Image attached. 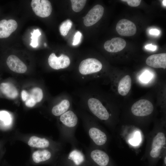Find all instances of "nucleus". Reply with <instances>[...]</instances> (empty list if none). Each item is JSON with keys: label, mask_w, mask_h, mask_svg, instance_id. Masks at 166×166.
I'll return each instance as SVG.
<instances>
[{"label": "nucleus", "mask_w": 166, "mask_h": 166, "mask_svg": "<svg viewBox=\"0 0 166 166\" xmlns=\"http://www.w3.org/2000/svg\"><path fill=\"white\" fill-rule=\"evenodd\" d=\"M151 75L149 73H144L141 77L140 79L144 82H147L151 79Z\"/></svg>", "instance_id": "obj_30"}, {"label": "nucleus", "mask_w": 166, "mask_h": 166, "mask_svg": "<svg viewBox=\"0 0 166 166\" xmlns=\"http://www.w3.org/2000/svg\"></svg>", "instance_id": "obj_37"}, {"label": "nucleus", "mask_w": 166, "mask_h": 166, "mask_svg": "<svg viewBox=\"0 0 166 166\" xmlns=\"http://www.w3.org/2000/svg\"><path fill=\"white\" fill-rule=\"evenodd\" d=\"M166 138L162 132L157 133L153 138L149 152L150 157L153 159L159 157L163 149L165 147Z\"/></svg>", "instance_id": "obj_6"}, {"label": "nucleus", "mask_w": 166, "mask_h": 166, "mask_svg": "<svg viewBox=\"0 0 166 166\" xmlns=\"http://www.w3.org/2000/svg\"><path fill=\"white\" fill-rule=\"evenodd\" d=\"M126 45V42L124 39L117 37L106 41L104 44V47L108 52L115 53L122 50Z\"/></svg>", "instance_id": "obj_15"}, {"label": "nucleus", "mask_w": 166, "mask_h": 166, "mask_svg": "<svg viewBox=\"0 0 166 166\" xmlns=\"http://www.w3.org/2000/svg\"><path fill=\"white\" fill-rule=\"evenodd\" d=\"M166 156H165V157H164V164H166Z\"/></svg>", "instance_id": "obj_35"}, {"label": "nucleus", "mask_w": 166, "mask_h": 166, "mask_svg": "<svg viewBox=\"0 0 166 166\" xmlns=\"http://www.w3.org/2000/svg\"><path fill=\"white\" fill-rule=\"evenodd\" d=\"M31 5L34 13L39 17H48L52 12V6L49 0H32Z\"/></svg>", "instance_id": "obj_8"}, {"label": "nucleus", "mask_w": 166, "mask_h": 166, "mask_svg": "<svg viewBox=\"0 0 166 166\" xmlns=\"http://www.w3.org/2000/svg\"><path fill=\"white\" fill-rule=\"evenodd\" d=\"M53 156L51 151L44 149L34 152L32 156L33 162L35 164L46 162L51 160Z\"/></svg>", "instance_id": "obj_17"}, {"label": "nucleus", "mask_w": 166, "mask_h": 166, "mask_svg": "<svg viewBox=\"0 0 166 166\" xmlns=\"http://www.w3.org/2000/svg\"><path fill=\"white\" fill-rule=\"evenodd\" d=\"M102 68L101 62L97 59L89 58L82 60L78 67L79 72L81 77L91 78L93 75L100 71Z\"/></svg>", "instance_id": "obj_4"}, {"label": "nucleus", "mask_w": 166, "mask_h": 166, "mask_svg": "<svg viewBox=\"0 0 166 166\" xmlns=\"http://www.w3.org/2000/svg\"><path fill=\"white\" fill-rule=\"evenodd\" d=\"M43 92L42 89L39 88H33L29 93V97L33 98L37 103L40 102L43 97Z\"/></svg>", "instance_id": "obj_22"}, {"label": "nucleus", "mask_w": 166, "mask_h": 166, "mask_svg": "<svg viewBox=\"0 0 166 166\" xmlns=\"http://www.w3.org/2000/svg\"><path fill=\"white\" fill-rule=\"evenodd\" d=\"M132 80L129 75L124 77L119 81L118 87L119 94L121 96H125L129 91L131 86Z\"/></svg>", "instance_id": "obj_21"}, {"label": "nucleus", "mask_w": 166, "mask_h": 166, "mask_svg": "<svg viewBox=\"0 0 166 166\" xmlns=\"http://www.w3.org/2000/svg\"><path fill=\"white\" fill-rule=\"evenodd\" d=\"M153 109V105L151 102L143 99L134 103L131 107V111L135 116L144 117L151 114Z\"/></svg>", "instance_id": "obj_7"}, {"label": "nucleus", "mask_w": 166, "mask_h": 166, "mask_svg": "<svg viewBox=\"0 0 166 166\" xmlns=\"http://www.w3.org/2000/svg\"><path fill=\"white\" fill-rule=\"evenodd\" d=\"M85 108L91 114L98 119L106 121L110 114L106 108L97 98L89 96L85 103Z\"/></svg>", "instance_id": "obj_3"}, {"label": "nucleus", "mask_w": 166, "mask_h": 166, "mask_svg": "<svg viewBox=\"0 0 166 166\" xmlns=\"http://www.w3.org/2000/svg\"><path fill=\"white\" fill-rule=\"evenodd\" d=\"M148 66L154 68H166V53L154 54L149 56L146 61Z\"/></svg>", "instance_id": "obj_16"}, {"label": "nucleus", "mask_w": 166, "mask_h": 166, "mask_svg": "<svg viewBox=\"0 0 166 166\" xmlns=\"http://www.w3.org/2000/svg\"><path fill=\"white\" fill-rule=\"evenodd\" d=\"M83 125L91 141L90 146L99 148L107 144L108 137L105 132L95 122L91 117L85 112H80Z\"/></svg>", "instance_id": "obj_2"}, {"label": "nucleus", "mask_w": 166, "mask_h": 166, "mask_svg": "<svg viewBox=\"0 0 166 166\" xmlns=\"http://www.w3.org/2000/svg\"><path fill=\"white\" fill-rule=\"evenodd\" d=\"M104 12V8L101 5L97 4L94 6L83 18L85 26H89L96 23L102 18Z\"/></svg>", "instance_id": "obj_9"}, {"label": "nucleus", "mask_w": 166, "mask_h": 166, "mask_svg": "<svg viewBox=\"0 0 166 166\" xmlns=\"http://www.w3.org/2000/svg\"><path fill=\"white\" fill-rule=\"evenodd\" d=\"M116 30L119 34L125 36H133L136 31L135 24L131 21L125 19H121L117 22Z\"/></svg>", "instance_id": "obj_11"}, {"label": "nucleus", "mask_w": 166, "mask_h": 166, "mask_svg": "<svg viewBox=\"0 0 166 166\" xmlns=\"http://www.w3.org/2000/svg\"><path fill=\"white\" fill-rule=\"evenodd\" d=\"M30 147L36 148H45L51 146V142L45 138H41L32 136L29 139L28 142Z\"/></svg>", "instance_id": "obj_19"}, {"label": "nucleus", "mask_w": 166, "mask_h": 166, "mask_svg": "<svg viewBox=\"0 0 166 166\" xmlns=\"http://www.w3.org/2000/svg\"><path fill=\"white\" fill-rule=\"evenodd\" d=\"M65 157L68 161L73 164V166H81L87 160L86 156L77 147L72 148L71 151L66 155Z\"/></svg>", "instance_id": "obj_12"}, {"label": "nucleus", "mask_w": 166, "mask_h": 166, "mask_svg": "<svg viewBox=\"0 0 166 166\" xmlns=\"http://www.w3.org/2000/svg\"><path fill=\"white\" fill-rule=\"evenodd\" d=\"M0 119L6 125L10 124L11 122L10 115L8 112L5 111H0Z\"/></svg>", "instance_id": "obj_26"}, {"label": "nucleus", "mask_w": 166, "mask_h": 166, "mask_svg": "<svg viewBox=\"0 0 166 166\" xmlns=\"http://www.w3.org/2000/svg\"><path fill=\"white\" fill-rule=\"evenodd\" d=\"M71 103L68 98L65 97L52 108L51 112L53 116L59 117L71 109Z\"/></svg>", "instance_id": "obj_18"}, {"label": "nucleus", "mask_w": 166, "mask_h": 166, "mask_svg": "<svg viewBox=\"0 0 166 166\" xmlns=\"http://www.w3.org/2000/svg\"><path fill=\"white\" fill-rule=\"evenodd\" d=\"M72 23L71 20L68 19L63 22L60 26V32L61 34L63 36H66L70 30Z\"/></svg>", "instance_id": "obj_24"}, {"label": "nucleus", "mask_w": 166, "mask_h": 166, "mask_svg": "<svg viewBox=\"0 0 166 166\" xmlns=\"http://www.w3.org/2000/svg\"><path fill=\"white\" fill-rule=\"evenodd\" d=\"M86 156L95 166H108L110 159L103 150L90 146L86 150Z\"/></svg>", "instance_id": "obj_5"}, {"label": "nucleus", "mask_w": 166, "mask_h": 166, "mask_svg": "<svg viewBox=\"0 0 166 166\" xmlns=\"http://www.w3.org/2000/svg\"><path fill=\"white\" fill-rule=\"evenodd\" d=\"M166 0H164L163 1V2H162L163 4V5L165 6H166Z\"/></svg>", "instance_id": "obj_34"}, {"label": "nucleus", "mask_w": 166, "mask_h": 166, "mask_svg": "<svg viewBox=\"0 0 166 166\" xmlns=\"http://www.w3.org/2000/svg\"><path fill=\"white\" fill-rule=\"evenodd\" d=\"M121 1L126 2L128 5L131 7L138 6L141 2L140 0H123Z\"/></svg>", "instance_id": "obj_28"}, {"label": "nucleus", "mask_w": 166, "mask_h": 166, "mask_svg": "<svg viewBox=\"0 0 166 166\" xmlns=\"http://www.w3.org/2000/svg\"><path fill=\"white\" fill-rule=\"evenodd\" d=\"M17 27V23L14 19H3L0 21V38L8 37Z\"/></svg>", "instance_id": "obj_13"}, {"label": "nucleus", "mask_w": 166, "mask_h": 166, "mask_svg": "<svg viewBox=\"0 0 166 166\" xmlns=\"http://www.w3.org/2000/svg\"><path fill=\"white\" fill-rule=\"evenodd\" d=\"M44 45H45V47L47 45H46V43H45L44 44Z\"/></svg>", "instance_id": "obj_36"}, {"label": "nucleus", "mask_w": 166, "mask_h": 166, "mask_svg": "<svg viewBox=\"0 0 166 166\" xmlns=\"http://www.w3.org/2000/svg\"><path fill=\"white\" fill-rule=\"evenodd\" d=\"M48 64L52 69L55 70L64 69L68 67L70 64L69 57L62 54L57 57L54 53H52L48 58Z\"/></svg>", "instance_id": "obj_10"}, {"label": "nucleus", "mask_w": 166, "mask_h": 166, "mask_svg": "<svg viewBox=\"0 0 166 166\" xmlns=\"http://www.w3.org/2000/svg\"><path fill=\"white\" fill-rule=\"evenodd\" d=\"M60 128L62 140L77 147L78 141L75 136L78 119L77 114L71 109L59 117Z\"/></svg>", "instance_id": "obj_1"}, {"label": "nucleus", "mask_w": 166, "mask_h": 166, "mask_svg": "<svg viewBox=\"0 0 166 166\" xmlns=\"http://www.w3.org/2000/svg\"><path fill=\"white\" fill-rule=\"evenodd\" d=\"M145 48L147 49L154 51L157 48V46L156 45H152V44H149L146 45Z\"/></svg>", "instance_id": "obj_32"}, {"label": "nucleus", "mask_w": 166, "mask_h": 166, "mask_svg": "<svg viewBox=\"0 0 166 166\" xmlns=\"http://www.w3.org/2000/svg\"><path fill=\"white\" fill-rule=\"evenodd\" d=\"M82 34L79 31H77L75 34L73 40V45H75L78 44L80 42Z\"/></svg>", "instance_id": "obj_27"}, {"label": "nucleus", "mask_w": 166, "mask_h": 166, "mask_svg": "<svg viewBox=\"0 0 166 166\" xmlns=\"http://www.w3.org/2000/svg\"><path fill=\"white\" fill-rule=\"evenodd\" d=\"M6 63L9 68L15 73H23L27 70L26 65L14 55L9 56L7 59Z\"/></svg>", "instance_id": "obj_14"}, {"label": "nucleus", "mask_w": 166, "mask_h": 166, "mask_svg": "<svg viewBox=\"0 0 166 166\" xmlns=\"http://www.w3.org/2000/svg\"><path fill=\"white\" fill-rule=\"evenodd\" d=\"M36 104V103L32 98L29 97L28 99L25 101L26 106L29 107H32L34 106Z\"/></svg>", "instance_id": "obj_29"}, {"label": "nucleus", "mask_w": 166, "mask_h": 166, "mask_svg": "<svg viewBox=\"0 0 166 166\" xmlns=\"http://www.w3.org/2000/svg\"><path fill=\"white\" fill-rule=\"evenodd\" d=\"M149 33L151 34L158 35L160 33V31L157 29H151L149 31Z\"/></svg>", "instance_id": "obj_33"}, {"label": "nucleus", "mask_w": 166, "mask_h": 166, "mask_svg": "<svg viewBox=\"0 0 166 166\" xmlns=\"http://www.w3.org/2000/svg\"><path fill=\"white\" fill-rule=\"evenodd\" d=\"M31 36L30 45L34 48L36 47L38 45V38L41 34V33L38 29L34 30L32 33H31Z\"/></svg>", "instance_id": "obj_25"}, {"label": "nucleus", "mask_w": 166, "mask_h": 166, "mask_svg": "<svg viewBox=\"0 0 166 166\" xmlns=\"http://www.w3.org/2000/svg\"><path fill=\"white\" fill-rule=\"evenodd\" d=\"M0 90L4 95L10 99H15L18 95V92L16 88L9 83H1Z\"/></svg>", "instance_id": "obj_20"}, {"label": "nucleus", "mask_w": 166, "mask_h": 166, "mask_svg": "<svg viewBox=\"0 0 166 166\" xmlns=\"http://www.w3.org/2000/svg\"><path fill=\"white\" fill-rule=\"evenodd\" d=\"M29 96V93L26 90H23L21 93V97L22 100L25 101L28 99Z\"/></svg>", "instance_id": "obj_31"}, {"label": "nucleus", "mask_w": 166, "mask_h": 166, "mask_svg": "<svg viewBox=\"0 0 166 166\" xmlns=\"http://www.w3.org/2000/svg\"><path fill=\"white\" fill-rule=\"evenodd\" d=\"M86 1L85 0H71L72 10L76 12H80L84 7Z\"/></svg>", "instance_id": "obj_23"}]
</instances>
